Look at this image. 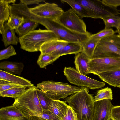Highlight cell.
Returning a JSON list of instances; mask_svg holds the SVG:
<instances>
[{
	"mask_svg": "<svg viewBox=\"0 0 120 120\" xmlns=\"http://www.w3.org/2000/svg\"><path fill=\"white\" fill-rule=\"evenodd\" d=\"M45 0H21L20 2L26 5H31L33 4H40V3L42 2H45Z\"/></svg>",
	"mask_w": 120,
	"mask_h": 120,
	"instance_id": "obj_39",
	"label": "cell"
},
{
	"mask_svg": "<svg viewBox=\"0 0 120 120\" xmlns=\"http://www.w3.org/2000/svg\"><path fill=\"white\" fill-rule=\"evenodd\" d=\"M99 41L90 37L87 40L81 43L82 47V52L89 59H91L96 46Z\"/></svg>",
	"mask_w": 120,
	"mask_h": 120,
	"instance_id": "obj_24",
	"label": "cell"
},
{
	"mask_svg": "<svg viewBox=\"0 0 120 120\" xmlns=\"http://www.w3.org/2000/svg\"><path fill=\"white\" fill-rule=\"evenodd\" d=\"M87 88L81 87L80 90L64 99L76 113L78 120H93L94 98Z\"/></svg>",
	"mask_w": 120,
	"mask_h": 120,
	"instance_id": "obj_1",
	"label": "cell"
},
{
	"mask_svg": "<svg viewBox=\"0 0 120 120\" xmlns=\"http://www.w3.org/2000/svg\"><path fill=\"white\" fill-rule=\"evenodd\" d=\"M111 58H120V36L118 34H114L99 40L92 59Z\"/></svg>",
	"mask_w": 120,
	"mask_h": 120,
	"instance_id": "obj_5",
	"label": "cell"
},
{
	"mask_svg": "<svg viewBox=\"0 0 120 120\" xmlns=\"http://www.w3.org/2000/svg\"><path fill=\"white\" fill-rule=\"evenodd\" d=\"M62 3H66L72 8V9L81 19L83 17H90L91 16L86 9L75 0H61Z\"/></svg>",
	"mask_w": 120,
	"mask_h": 120,
	"instance_id": "obj_23",
	"label": "cell"
},
{
	"mask_svg": "<svg viewBox=\"0 0 120 120\" xmlns=\"http://www.w3.org/2000/svg\"><path fill=\"white\" fill-rule=\"evenodd\" d=\"M6 2L9 4L10 3H12L13 4H15L16 1L15 0H5Z\"/></svg>",
	"mask_w": 120,
	"mask_h": 120,
	"instance_id": "obj_40",
	"label": "cell"
},
{
	"mask_svg": "<svg viewBox=\"0 0 120 120\" xmlns=\"http://www.w3.org/2000/svg\"><path fill=\"white\" fill-rule=\"evenodd\" d=\"M63 72L67 80L71 83L90 89L100 88L105 85L100 82L80 73L73 68L65 67Z\"/></svg>",
	"mask_w": 120,
	"mask_h": 120,
	"instance_id": "obj_7",
	"label": "cell"
},
{
	"mask_svg": "<svg viewBox=\"0 0 120 120\" xmlns=\"http://www.w3.org/2000/svg\"><path fill=\"white\" fill-rule=\"evenodd\" d=\"M14 30L10 27L5 22L3 30L0 33L2 35V40L5 47L12 45H17L19 42V38L16 36Z\"/></svg>",
	"mask_w": 120,
	"mask_h": 120,
	"instance_id": "obj_16",
	"label": "cell"
},
{
	"mask_svg": "<svg viewBox=\"0 0 120 120\" xmlns=\"http://www.w3.org/2000/svg\"><path fill=\"white\" fill-rule=\"evenodd\" d=\"M112 92L111 89L107 87L98 91L94 99V102L106 99H113Z\"/></svg>",
	"mask_w": 120,
	"mask_h": 120,
	"instance_id": "obj_28",
	"label": "cell"
},
{
	"mask_svg": "<svg viewBox=\"0 0 120 120\" xmlns=\"http://www.w3.org/2000/svg\"><path fill=\"white\" fill-rule=\"evenodd\" d=\"M68 43L58 39L47 41L44 43L41 46L40 50L41 53L51 54Z\"/></svg>",
	"mask_w": 120,
	"mask_h": 120,
	"instance_id": "obj_19",
	"label": "cell"
},
{
	"mask_svg": "<svg viewBox=\"0 0 120 120\" xmlns=\"http://www.w3.org/2000/svg\"><path fill=\"white\" fill-rule=\"evenodd\" d=\"M57 39V36L52 31L40 28L19 38L20 48L30 52L40 51L41 46L44 43Z\"/></svg>",
	"mask_w": 120,
	"mask_h": 120,
	"instance_id": "obj_3",
	"label": "cell"
},
{
	"mask_svg": "<svg viewBox=\"0 0 120 120\" xmlns=\"http://www.w3.org/2000/svg\"><path fill=\"white\" fill-rule=\"evenodd\" d=\"M102 19L105 25V29L115 27L117 30L120 25V16L118 15L104 17Z\"/></svg>",
	"mask_w": 120,
	"mask_h": 120,
	"instance_id": "obj_27",
	"label": "cell"
},
{
	"mask_svg": "<svg viewBox=\"0 0 120 120\" xmlns=\"http://www.w3.org/2000/svg\"><path fill=\"white\" fill-rule=\"evenodd\" d=\"M60 120H78L77 115L73 109L69 105L67 107L65 115Z\"/></svg>",
	"mask_w": 120,
	"mask_h": 120,
	"instance_id": "obj_34",
	"label": "cell"
},
{
	"mask_svg": "<svg viewBox=\"0 0 120 120\" xmlns=\"http://www.w3.org/2000/svg\"><path fill=\"white\" fill-rule=\"evenodd\" d=\"M115 32L118 33V35L120 36V25L118 29Z\"/></svg>",
	"mask_w": 120,
	"mask_h": 120,
	"instance_id": "obj_41",
	"label": "cell"
},
{
	"mask_svg": "<svg viewBox=\"0 0 120 120\" xmlns=\"http://www.w3.org/2000/svg\"><path fill=\"white\" fill-rule=\"evenodd\" d=\"M81 43L68 42L67 44L52 53L53 55L59 57L62 56L72 54H77L82 52Z\"/></svg>",
	"mask_w": 120,
	"mask_h": 120,
	"instance_id": "obj_14",
	"label": "cell"
},
{
	"mask_svg": "<svg viewBox=\"0 0 120 120\" xmlns=\"http://www.w3.org/2000/svg\"><path fill=\"white\" fill-rule=\"evenodd\" d=\"M16 54L14 47L12 45H10L7 48L0 51V60L7 59L11 56Z\"/></svg>",
	"mask_w": 120,
	"mask_h": 120,
	"instance_id": "obj_33",
	"label": "cell"
},
{
	"mask_svg": "<svg viewBox=\"0 0 120 120\" xmlns=\"http://www.w3.org/2000/svg\"><path fill=\"white\" fill-rule=\"evenodd\" d=\"M62 25L69 29L82 34L89 33L86 30L84 21L72 9L64 12L57 19Z\"/></svg>",
	"mask_w": 120,
	"mask_h": 120,
	"instance_id": "obj_10",
	"label": "cell"
},
{
	"mask_svg": "<svg viewBox=\"0 0 120 120\" xmlns=\"http://www.w3.org/2000/svg\"><path fill=\"white\" fill-rule=\"evenodd\" d=\"M46 120H60V118L49 110H43V113L38 116Z\"/></svg>",
	"mask_w": 120,
	"mask_h": 120,
	"instance_id": "obj_36",
	"label": "cell"
},
{
	"mask_svg": "<svg viewBox=\"0 0 120 120\" xmlns=\"http://www.w3.org/2000/svg\"><path fill=\"white\" fill-rule=\"evenodd\" d=\"M19 86L7 81L0 79V92Z\"/></svg>",
	"mask_w": 120,
	"mask_h": 120,
	"instance_id": "obj_35",
	"label": "cell"
},
{
	"mask_svg": "<svg viewBox=\"0 0 120 120\" xmlns=\"http://www.w3.org/2000/svg\"><path fill=\"white\" fill-rule=\"evenodd\" d=\"M0 79L10 82L18 85L30 87L34 86L31 81L22 77H20L0 70Z\"/></svg>",
	"mask_w": 120,
	"mask_h": 120,
	"instance_id": "obj_15",
	"label": "cell"
},
{
	"mask_svg": "<svg viewBox=\"0 0 120 120\" xmlns=\"http://www.w3.org/2000/svg\"><path fill=\"white\" fill-rule=\"evenodd\" d=\"M26 87L19 86L0 92V96L16 98L22 95L25 91Z\"/></svg>",
	"mask_w": 120,
	"mask_h": 120,
	"instance_id": "obj_26",
	"label": "cell"
},
{
	"mask_svg": "<svg viewBox=\"0 0 120 120\" xmlns=\"http://www.w3.org/2000/svg\"><path fill=\"white\" fill-rule=\"evenodd\" d=\"M74 59L76 69L80 73L84 75L89 74L90 59L82 52L76 54Z\"/></svg>",
	"mask_w": 120,
	"mask_h": 120,
	"instance_id": "obj_17",
	"label": "cell"
},
{
	"mask_svg": "<svg viewBox=\"0 0 120 120\" xmlns=\"http://www.w3.org/2000/svg\"><path fill=\"white\" fill-rule=\"evenodd\" d=\"M97 75L110 85L120 88V69L101 73Z\"/></svg>",
	"mask_w": 120,
	"mask_h": 120,
	"instance_id": "obj_18",
	"label": "cell"
},
{
	"mask_svg": "<svg viewBox=\"0 0 120 120\" xmlns=\"http://www.w3.org/2000/svg\"><path fill=\"white\" fill-rule=\"evenodd\" d=\"M37 87L34 86L26 90L19 97L14 98L11 105L29 116L38 117L43 110L38 96Z\"/></svg>",
	"mask_w": 120,
	"mask_h": 120,
	"instance_id": "obj_2",
	"label": "cell"
},
{
	"mask_svg": "<svg viewBox=\"0 0 120 120\" xmlns=\"http://www.w3.org/2000/svg\"><path fill=\"white\" fill-rule=\"evenodd\" d=\"M115 32L112 28L105 29H104L98 32L91 34L90 38L96 39H101L114 34Z\"/></svg>",
	"mask_w": 120,
	"mask_h": 120,
	"instance_id": "obj_32",
	"label": "cell"
},
{
	"mask_svg": "<svg viewBox=\"0 0 120 120\" xmlns=\"http://www.w3.org/2000/svg\"><path fill=\"white\" fill-rule=\"evenodd\" d=\"M30 11L41 17L57 19L64 12L62 9L54 3H45L29 8Z\"/></svg>",
	"mask_w": 120,
	"mask_h": 120,
	"instance_id": "obj_11",
	"label": "cell"
},
{
	"mask_svg": "<svg viewBox=\"0 0 120 120\" xmlns=\"http://www.w3.org/2000/svg\"><path fill=\"white\" fill-rule=\"evenodd\" d=\"M49 30L53 31L58 39L68 42L82 43L88 40L91 34H82L72 31L62 25L56 19H52Z\"/></svg>",
	"mask_w": 120,
	"mask_h": 120,
	"instance_id": "obj_6",
	"label": "cell"
},
{
	"mask_svg": "<svg viewBox=\"0 0 120 120\" xmlns=\"http://www.w3.org/2000/svg\"><path fill=\"white\" fill-rule=\"evenodd\" d=\"M59 57L51 54L41 53L37 60V64L41 68L46 69L47 66L53 64Z\"/></svg>",
	"mask_w": 120,
	"mask_h": 120,
	"instance_id": "obj_25",
	"label": "cell"
},
{
	"mask_svg": "<svg viewBox=\"0 0 120 120\" xmlns=\"http://www.w3.org/2000/svg\"><path fill=\"white\" fill-rule=\"evenodd\" d=\"M76 1L87 10L91 18H103L119 13L117 9L108 6L104 4L102 0H77Z\"/></svg>",
	"mask_w": 120,
	"mask_h": 120,
	"instance_id": "obj_8",
	"label": "cell"
},
{
	"mask_svg": "<svg viewBox=\"0 0 120 120\" xmlns=\"http://www.w3.org/2000/svg\"><path fill=\"white\" fill-rule=\"evenodd\" d=\"M0 120H46L41 118L29 116L11 105L0 109Z\"/></svg>",
	"mask_w": 120,
	"mask_h": 120,
	"instance_id": "obj_12",
	"label": "cell"
},
{
	"mask_svg": "<svg viewBox=\"0 0 120 120\" xmlns=\"http://www.w3.org/2000/svg\"><path fill=\"white\" fill-rule=\"evenodd\" d=\"M36 87L52 100L65 99L80 90V88L68 83L52 80L43 81L37 84Z\"/></svg>",
	"mask_w": 120,
	"mask_h": 120,
	"instance_id": "obj_4",
	"label": "cell"
},
{
	"mask_svg": "<svg viewBox=\"0 0 120 120\" xmlns=\"http://www.w3.org/2000/svg\"><path fill=\"white\" fill-rule=\"evenodd\" d=\"M120 69V58L92 59L89 62V74L98 75Z\"/></svg>",
	"mask_w": 120,
	"mask_h": 120,
	"instance_id": "obj_9",
	"label": "cell"
},
{
	"mask_svg": "<svg viewBox=\"0 0 120 120\" xmlns=\"http://www.w3.org/2000/svg\"><path fill=\"white\" fill-rule=\"evenodd\" d=\"M111 120H120V106H114L111 111Z\"/></svg>",
	"mask_w": 120,
	"mask_h": 120,
	"instance_id": "obj_37",
	"label": "cell"
},
{
	"mask_svg": "<svg viewBox=\"0 0 120 120\" xmlns=\"http://www.w3.org/2000/svg\"><path fill=\"white\" fill-rule=\"evenodd\" d=\"M38 96L43 110H49V106L52 99L48 97L44 92L38 88Z\"/></svg>",
	"mask_w": 120,
	"mask_h": 120,
	"instance_id": "obj_30",
	"label": "cell"
},
{
	"mask_svg": "<svg viewBox=\"0 0 120 120\" xmlns=\"http://www.w3.org/2000/svg\"><path fill=\"white\" fill-rule=\"evenodd\" d=\"M113 106L110 99L94 102L93 120H110L111 109Z\"/></svg>",
	"mask_w": 120,
	"mask_h": 120,
	"instance_id": "obj_13",
	"label": "cell"
},
{
	"mask_svg": "<svg viewBox=\"0 0 120 120\" xmlns=\"http://www.w3.org/2000/svg\"><path fill=\"white\" fill-rule=\"evenodd\" d=\"M24 21L23 17L13 14L10 16L7 22L8 25L12 29H16Z\"/></svg>",
	"mask_w": 120,
	"mask_h": 120,
	"instance_id": "obj_31",
	"label": "cell"
},
{
	"mask_svg": "<svg viewBox=\"0 0 120 120\" xmlns=\"http://www.w3.org/2000/svg\"><path fill=\"white\" fill-rule=\"evenodd\" d=\"M24 67L21 62L4 61L0 63V68L4 71L13 74L20 75Z\"/></svg>",
	"mask_w": 120,
	"mask_h": 120,
	"instance_id": "obj_21",
	"label": "cell"
},
{
	"mask_svg": "<svg viewBox=\"0 0 120 120\" xmlns=\"http://www.w3.org/2000/svg\"><path fill=\"white\" fill-rule=\"evenodd\" d=\"M118 11L119 12V14H120V10H118Z\"/></svg>",
	"mask_w": 120,
	"mask_h": 120,
	"instance_id": "obj_42",
	"label": "cell"
},
{
	"mask_svg": "<svg viewBox=\"0 0 120 120\" xmlns=\"http://www.w3.org/2000/svg\"><path fill=\"white\" fill-rule=\"evenodd\" d=\"M10 16L9 4L5 0H0V23H4Z\"/></svg>",
	"mask_w": 120,
	"mask_h": 120,
	"instance_id": "obj_29",
	"label": "cell"
},
{
	"mask_svg": "<svg viewBox=\"0 0 120 120\" xmlns=\"http://www.w3.org/2000/svg\"><path fill=\"white\" fill-rule=\"evenodd\" d=\"M103 3L105 5L110 7L117 9L120 6V0H103Z\"/></svg>",
	"mask_w": 120,
	"mask_h": 120,
	"instance_id": "obj_38",
	"label": "cell"
},
{
	"mask_svg": "<svg viewBox=\"0 0 120 120\" xmlns=\"http://www.w3.org/2000/svg\"><path fill=\"white\" fill-rule=\"evenodd\" d=\"M68 106L64 101L52 100L49 106V110L60 119L65 115Z\"/></svg>",
	"mask_w": 120,
	"mask_h": 120,
	"instance_id": "obj_20",
	"label": "cell"
},
{
	"mask_svg": "<svg viewBox=\"0 0 120 120\" xmlns=\"http://www.w3.org/2000/svg\"><path fill=\"white\" fill-rule=\"evenodd\" d=\"M39 24L38 23L33 20H24L21 24L15 30V31L19 37H21L35 30Z\"/></svg>",
	"mask_w": 120,
	"mask_h": 120,
	"instance_id": "obj_22",
	"label": "cell"
}]
</instances>
